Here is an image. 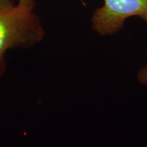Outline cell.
<instances>
[{
  "label": "cell",
  "mask_w": 147,
  "mask_h": 147,
  "mask_svg": "<svg viewBox=\"0 0 147 147\" xmlns=\"http://www.w3.org/2000/svg\"><path fill=\"white\" fill-rule=\"evenodd\" d=\"M45 37V28L34 10L17 4L0 10V78L6 71L5 54L9 50L32 49Z\"/></svg>",
  "instance_id": "cell-1"
},
{
  "label": "cell",
  "mask_w": 147,
  "mask_h": 147,
  "mask_svg": "<svg viewBox=\"0 0 147 147\" xmlns=\"http://www.w3.org/2000/svg\"><path fill=\"white\" fill-rule=\"evenodd\" d=\"M145 147H147V140H146V146H145Z\"/></svg>",
  "instance_id": "cell-6"
},
{
  "label": "cell",
  "mask_w": 147,
  "mask_h": 147,
  "mask_svg": "<svg viewBox=\"0 0 147 147\" xmlns=\"http://www.w3.org/2000/svg\"><path fill=\"white\" fill-rule=\"evenodd\" d=\"M91 16V28L101 36L121 32L127 18L138 16L147 26V0H104Z\"/></svg>",
  "instance_id": "cell-2"
},
{
  "label": "cell",
  "mask_w": 147,
  "mask_h": 147,
  "mask_svg": "<svg viewBox=\"0 0 147 147\" xmlns=\"http://www.w3.org/2000/svg\"><path fill=\"white\" fill-rule=\"evenodd\" d=\"M16 4L14 0H0V10L11 8Z\"/></svg>",
  "instance_id": "cell-5"
},
{
  "label": "cell",
  "mask_w": 147,
  "mask_h": 147,
  "mask_svg": "<svg viewBox=\"0 0 147 147\" xmlns=\"http://www.w3.org/2000/svg\"><path fill=\"white\" fill-rule=\"evenodd\" d=\"M146 55L147 58V47L146 49ZM136 79L140 84L147 86V61L137 71Z\"/></svg>",
  "instance_id": "cell-3"
},
{
  "label": "cell",
  "mask_w": 147,
  "mask_h": 147,
  "mask_svg": "<svg viewBox=\"0 0 147 147\" xmlns=\"http://www.w3.org/2000/svg\"><path fill=\"white\" fill-rule=\"evenodd\" d=\"M16 4L23 8L34 10L35 5H36V1L35 0H18Z\"/></svg>",
  "instance_id": "cell-4"
}]
</instances>
